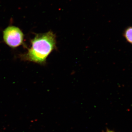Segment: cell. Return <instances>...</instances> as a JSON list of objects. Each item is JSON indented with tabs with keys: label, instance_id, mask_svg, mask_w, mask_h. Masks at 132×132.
Segmentation results:
<instances>
[{
	"label": "cell",
	"instance_id": "cell-2",
	"mask_svg": "<svg viewBox=\"0 0 132 132\" xmlns=\"http://www.w3.org/2000/svg\"><path fill=\"white\" fill-rule=\"evenodd\" d=\"M3 37L5 44L12 48H16L24 43V34L16 26H9L5 28Z\"/></svg>",
	"mask_w": 132,
	"mask_h": 132
},
{
	"label": "cell",
	"instance_id": "cell-1",
	"mask_svg": "<svg viewBox=\"0 0 132 132\" xmlns=\"http://www.w3.org/2000/svg\"><path fill=\"white\" fill-rule=\"evenodd\" d=\"M31 43V47L27 53L21 55L20 58L24 61L44 65L49 55L56 49V35L51 31L37 34Z\"/></svg>",
	"mask_w": 132,
	"mask_h": 132
},
{
	"label": "cell",
	"instance_id": "cell-3",
	"mask_svg": "<svg viewBox=\"0 0 132 132\" xmlns=\"http://www.w3.org/2000/svg\"><path fill=\"white\" fill-rule=\"evenodd\" d=\"M125 36L127 40L132 43V27L128 28L126 30Z\"/></svg>",
	"mask_w": 132,
	"mask_h": 132
},
{
	"label": "cell",
	"instance_id": "cell-4",
	"mask_svg": "<svg viewBox=\"0 0 132 132\" xmlns=\"http://www.w3.org/2000/svg\"><path fill=\"white\" fill-rule=\"evenodd\" d=\"M106 132H114L113 131H110V130H108Z\"/></svg>",
	"mask_w": 132,
	"mask_h": 132
}]
</instances>
